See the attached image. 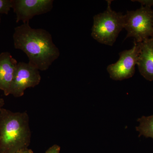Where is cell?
<instances>
[{
    "label": "cell",
    "mask_w": 153,
    "mask_h": 153,
    "mask_svg": "<svg viewBox=\"0 0 153 153\" xmlns=\"http://www.w3.org/2000/svg\"><path fill=\"white\" fill-rule=\"evenodd\" d=\"M53 2V0H12V8L16 16V22L29 23L35 16L50 12Z\"/></svg>",
    "instance_id": "obj_7"
},
{
    "label": "cell",
    "mask_w": 153,
    "mask_h": 153,
    "mask_svg": "<svg viewBox=\"0 0 153 153\" xmlns=\"http://www.w3.org/2000/svg\"><path fill=\"white\" fill-rule=\"evenodd\" d=\"M18 62L9 52L0 54V90L7 96L10 91Z\"/></svg>",
    "instance_id": "obj_8"
},
{
    "label": "cell",
    "mask_w": 153,
    "mask_h": 153,
    "mask_svg": "<svg viewBox=\"0 0 153 153\" xmlns=\"http://www.w3.org/2000/svg\"><path fill=\"white\" fill-rule=\"evenodd\" d=\"M14 47L22 50L29 58V63L38 70H47L60 55L52 36L43 29H34L29 23L15 28Z\"/></svg>",
    "instance_id": "obj_1"
},
{
    "label": "cell",
    "mask_w": 153,
    "mask_h": 153,
    "mask_svg": "<svg viewBox=\"0 0 153 153\" xmlns=\"http://www.w3.org/2000/svg\"><path fill=\"white\" fill-rule=\"evenodd\" d=\"M5 102L4 99L0 97V109L3 108V107L4 105Z\"/></svg>",
    "instance_id": "obj_15"
},
{
    "label": "cell",
    "mask_w": 153,
    "mask_h": 153,
    "mask_svg": "<svg viewBox=\"0 0 153 153\" xmlns=\"http://www.w3.org/2000/svg\"><path fill=\"white\" fill-rule=\"evenodd\" d=\"M41 77L38 68L25 62L17 64L10 94L15 97H20L25 94L28 88H34L41 82Z\"/></svg>",
    "instance_id": "obj_6"
},
{
    "label": "cell",
    "mask_w": 153,
    "mask_h": 153,
    "mask_svg": "<svg viewBox=\"0 0 153 153\" xmlns=\"http://www.w3.org/2000/svg\"><path fill=\"white\" fill-rule=\"evenodd\" d=\"M124 29L127 32L125 39L133 37L139 43L151 38L153 32V10L141 6L136 10L127 11Z\"/></svg>",
    "instance_id": "obj_4"
},
{
    "label": "cell",
    "mask_w": 153,
    "mask_h": 153,
    "mask_svg": "<svg viewBox=\"0 0 153 153\" xmlns=\"http://www.w3.org/2000/svg\"><path fill=\"white\" fill-rule=\"evenodd\" d=\"M1 17H0V23H1Z\"/></svg>",
    "instance_id": "obj_17"
},
{
    "label": "cell",
    "mask_w": 153,
    "mask_h": 153,
    "mask_svg": "<svg viewBox=\"0 0 153 153\" xmlns=\"http://www.w3.org/2000/svg\"><path fill=\"white\" fill-rule=\"evenodd\" d=\"M137 1L141 4L143 7H151L153 6V0H138V1Z\"/></svg>",
    "instance_id": "obj_13"
},
{
    "label": "cell",
    "mask_w": 153,
    "mask_h": 153,
    "mask_svg": "<svg viewBox=\"0 0 153 153\" xmlns=\"http://www.w3.org/2000/svg\"><path fill=\"white\" fill-rule=\"evenodd\" d=\"M106 10L94 17L91 36L101 44L112 46L124 25V15L113 10L112 1H106Z\"/></svg>",
    "instance_id": "obj_3"
},
{
    "label": "cell",
    "mask_w": 153,
    "mask_h": 153,
    "mask_svg": "<svg viewBox=\"0 0 153 153\" xmlns=\"http://www.w3.org/2000/svg\"><path fill=\"white\" fill-rule=\"evenodd\" d=\"M151 38H153V32L152 35V37H151Z\"/></svg>",
    "instance_id": "obj_16"
},
{
    "label": "cell",
    "mask_w": 153,
    "mask_h": 153,
    "mask_svg": "<svg viewBox=\"0 0 153 153\" xmlns=\"http://www.w3.org/2000/svg\"><path fill=\"white\" fill-rule=\"evenodd\" d=\"M140 48L141 43H137L134 40V46L131 49L124 50L119 53V60L115 63L109 65L107 68L111 79L122 80L133 76Z\"/></svg>",
    "instance_id": "obj_5"
},
{
    "label": "cell",
    "mask_w": 153,
    "mask_h": 153,
    "mask_svg": "<svg viewBox=\"0 0 153 153\" xmlns=\"http://www.w3.org/2000/svg\"><path fill=\"white\" fill-rule=\"evenodd\" d=\"M12 8V0H0V14L7 15Z\"/></svg>",
    "instance_id": "obj_11"
},
{
    "label": "cell",
    "mask_w": 153,
    "mask_h": 153,
    "mask_svg": "<svg viewBox=\"0 0 153 153\" xmlns=\"http://www.w3.org/2000/svg\"><path fill=\"white\" fill-rule=\"evenodd\" d=\"M139 126L136 127L137 131L139 132V137L141 136L153 139V115L149 116H142L137 120Z\"/></svg>",
    "instance_id": "obj_10"
},
{
    "label": "cell",
    "mask_w": 153,
    "mask_h": 153,
    "mask_svg": "<svg viewBox=\"0 0 153 153\" xmlns=\"http://www.w3.org/2000/svg\"><path fill=\"white\" fill-rule=\"evenodd\" d=\"M31 136L27 113L0 109V153H15L28 149Z\"/></svg>",
    "instance_id": "obj_2"
},
{
    "label": "cell",
    "mask_w": 153,
    "mask_h": 153,
    "mask_svg": "<svg viewBox=\"0 0 153 153\" xmlns=\"http://www.w3.org/2000/svg\"><path fill=\"white\" fill-rule=\"evenodd\" d=\"M60 146L55 144L50 147L45 153H60Z\"/></svg>",
    "instance_id": "obj_12"
},
{
    "label": "cell",
    "mask_w": 153,
    "mask_h": 153,
    "mask_svg": "<svg viewBox=\"0 0 153 153\" xmlns=\"http://www.w3.org/2000/svg\"><path fill=\"white\" fill-rule=\"evenodd\" d=\"M15 153H34L33 151L30 149H25L19 151Z\"/></svg>",
    "instance_id": "obj_14"
},
{
    "label": "cell",
    "mask_w": 153,
    "mask_h": 153,
    "mask_svg": "<svg viewBox=\"0 0 153 153\" xmlns=\"http://www.w3.org/2000/svg\"><path fill=\"white\" fill-rule=\"evenodd\" d=\"M137 65L143 77L149 81H153V38L141 43Z\"/></svg>",
    "instance_id": "obj_9"
}]
</instances>
